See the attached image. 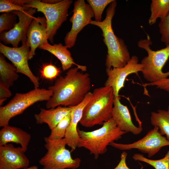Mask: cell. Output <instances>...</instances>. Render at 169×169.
Segmentation results:
<instances>
[{"label": "cell", "mask_w": 169, "mask_h": 169, "mask_svg": "<svg viewBox=\"0 0 169 169\" xmlns=\"http://www.w3.org/2000/svg\"><path fill=\"white\" fill-rule=\"evenodd\" d=\"M77 67L69 69L64 76L57 79L54 85L48 87L53 94L47 101V109L59 106L72 107L84 100L91 87L90 75L79 71Z\"/></svg>", "instance_id": "1"}, {"label": "cell", "mask_w": 169, "mask_h": 169, "mask_svg": "<svg viewBox=\"0 0 169 169\" xmlns=\"http://www.w3.org/2000/svg\"><path fill=\"white\" fill-rule=\"evenodd\" d=\"M116 6L117 1L114 0L107 9L105 19L101 22L93 20L90 23L99 27L102 31L103 41L107 49L105 66L109 69L123 67L131 58L124 41L115 34L112 28V21Z\"/></svg>", "instance_id": "2"}, {"label": "cell", "mask_w": 169, "mask_h": 169, "mask_svg": "<svg viewBox=\"0 0 169 169\" xmlns=\"http://www.w3.org/2000/svg\"><path fill=\"white\" fill-rule=\"evenodd\" d=\"M92 93L93 97L84 107L79 122L86 127L103 125L112 118L115 97L112 88L100 87L95 89Z\"/></svg>", "instance_id": "3"}, {"label": "cell", "mask_w": 169, "mask_h": 169, "mask_svg": "<svg viewBox=\"0 0 169 169\" xmlns=\"http://www.w3.org/2000/svg\"><path fill=\"white\" fill-rule=\"evenodd\" d=\"M77 131L79 137L78 147L87 149L95 159L106 152L107 146L111 143L120 139L126 133L117 126L112 118L98 129L85 131L78 128Z\"/></svg>", "instance_id": "4"}, {"label": "cell", "mask_w": 169, "mask_h": 169, "mask_svg": "<svg viewBox=\"0 0 169 169\" xmlns=\"http://www.w3.org/2000/svg\"><path fill=\"white\" fill-rule=\"evenodd\" d=\"M152 44L149 36L141 39L137 42L138 46L145 49L147 55L141 60L143 66L141 72L144 78L149 83H153L169 77V70L164 72L162 69L169 58V46L156 51L152 50Z\"/></svg>", "instance_id": "5"}, {"label": "cell", "mask_w": 169, "mask_h": 169, "mask_svg": "<svg viewBox=\"0 0 169 169\" xmlns=\"http://www.w3.org/2000/svg\"><path fill=\"white\" fill-rule=\"evenodd\" d=\"M53 94L51 90L39 88H34L26 93H16L8 104L0 107V126L8 125L11 118L22 114L35 103L47 101Z\"/></svg>", "instance_id": "6"}, {"label": "cell", "mask_w": 169, "mask_h": 169, "mask_svg": "<svg viewBox=\"0 0 169 169\" xmlns=\"http://www.w3.org/2000/svg\"><path fill=\"white\" fill-rule=\"evenodd\" d=\"M44 141L47 152L39 161L43 169H76L79 166L80 159L72 158L71 151L66 148L67 144L64 138L52 140L46 137Z\"/></svg>", "instance_id": "7"}, {"label": "cell", "mask_w": 169, "mask_h": 169, "mask_svg": "<svg viewBox=\"0 0 169 169\" xmlns=\"http://www.w3.org/2000/svg\"><path fill=\"white\" fill-rule=\"evenodd\" d=\"M73 2L71 0H60L56 3L49 4L41 0H30L25 6L35 8L44 14L47 23L48 39L53 44L58 30L67 19L68 10Z\"/></svg>", "instance_id": "8"}, {"label": "cell", "mask_w": 169, "mask_h": 169, "mask_svg": "<svg viewBox=\"0 0 169 169\" xmlns=\"http://www.w3.org/2000/svg\"><path fill=\"white\" fill-rule=\"evenodd\" d=\"M21 46L9 47L0 43V52L12 63L18 73L23 74L30 79L34 88H39V78L31 70L28 64L30 48L26 41L22 42Z\"/></svg>", "instance_id": "9"}, {"label": "cell", "mask_w": 169, "mask_h": 169, "mask_svg": "<svg viewBox=\"0 0 169 169\" xmlns=\"http://www.w3.org/2000/svg\"><path fill=\"white\" fill-rule=\"evenodd\" d=\"M109 145L121 150L137 149L143 153L147 154L148 157L151 158L163 147L169 146V141L161 135L158 127L155 126L143 138L132 143L123 144L113 142Z\"/></svg>", "instance_id": "10"}, {"label": "cell", "mask_w": 169, "mask_h": 169, "mask_svg": "<svg viewBox=\"0 0 169 169\" xmlns=\"http://www.w3.org/2000/svg\"><path fill=\"white\" fill-rule=\"evenodd\" d=\"M73 14L69 19L72 23L70 31L66 34L64 42L68 48L75 45L78 33L86 26L90 24L94 16L90 6L84 0H77L74 3Z\"/></svg>", "instance_id": "11"}, {"label": "cell", "mask_w": 169, "mask_h": 169, "mask_svg": "<svg viewBox=\"0 0 169 169\" xmlns=\"http://www.w3.org/2000/svg\"><path fill=\"white\" fill-rule=\"evenodd\" d=\"M36 11L35 8H29L24 12H12L17 16L18 21L11 30L0 33V41L4 45L10 44L16 48L18 47L20 42L26 41L28 29Z\"/></svg>", "instance_id": "12"}, {"label": "cell", "mask_w": 169, "mask_h": 169, "mask_svg": "<svg viewBox=\"0 0 169 169\" xmlns=\"http://www.w3.org/2000/svg\"><path fill=\"white\" fill-rule=\"evenodd\" d=\"M143 66L139 63L138 57L133 55L127 64L123 67L106 68L108 77L104 86L112 88L115 96H119V92L124 87L126 77L132 74L138 75V72H141Z\"/></svg>", "instance_id": "13"}, {"label": "cell", "mask_w": 169, "mask_h": 169, "mask_svg": "<svg viewBox=\"0 0 169 169\" xmlns=\"http://www.w3.org/2000/svg\"><path fill=\"white\" fill-rule=\"evenodd\" d=\"M21 147L8 144L0 146V169H24L29 167V160Z\"/></svg>", "instance_id": "14"}, {"label": "cell", "mask_w": 169, "mask_h": 169, "mask_svg": "<svg viewBox=\"0 0 169 169\" xmlns=\"http://www.w3.org/2000/svg\"><path fill=\"white\" fill-rule=\"evenodd\" d=\"M47 28V23L45 17H34L28 27L27 34L26 42L30 48L29 60L35 55L36 49L48 41Z\"/></svg>", "instance_id": "15"}, {"label": "cell", "mask_w": 169, "mask_h": 169, "mask_svg": "<svg viewBox=\"0 0 169 169\" xmlns=\"http://www.w3.org/2000/svg\"><path fill=\"white\" fill-rule=\"evenodd\" d=\"M92 92L90 91L85 96L83 100L79 105L72 106L71 120L65 133V138L67 145L71 148V151L75 150L78 147L79 137L77 131V125L82 117L84 109L92 99Z\"/></svg>", "instance_id": "16"}, {"label": "cell", "mask_w": 169, "mask_h": 169, "mask_svg": "<svg viewBox=\"0 0 169 169\" xmlns=\"http://www.w3.org/2000/svg\"><path fill=\"white\" fill-rule=\"evenodd\" d=\"M112 114V118L121 131L134 135H138L142 131L141 124L137 127L133 124L129 110L121 103L120 96L115 97Z\"/></svg>", "instance_id": "17"}, {"label": "cell", "mask_w": 169, "mask_h": 169, "mask_svg": "<svg viewBox=\"0 0 169 169\" xmlns=\"http://www.w3.org/2000/svg\"><path fill=\"white\" fill-rule=\"evenodd\" d=\"M31 139L30 135L27 132L9 125L2 127L0 131V146L13 142L19 144L26 151Z\"/></svg>", "instance_id": "18"}, {"label": "cell", "mask_w": 169, "mask_h": 169, "mask_svg": "<svg viewBox=\"0 0 169 169\" xmlns=\"http://www.w3.org/2000/svg\"><path fill=\"white\" fill-rule=\"evenodd\" d=\"M72 107L59 106L54 108L40 109V112L34 115L38 124H46L51 130L71 111Z\"/></svg>", "instance_id": "19"}, {"label": "cell", "mask_w": 169, "mask_h": 169, "mask_svg": "<svg viewBox=\"0 0 169 169\" xmlns=\"http://www.w3.org/2000/svg\"><path fill=\"white\" fill-rule=\"evenodd\" d=\"M38 48L47 51L56 57L60 61L62 69L64 71L68 70L74 64L76 65L82 71L87 70L86 66L80 65L74 62L67 47L66 45H63L62 43L51 45L47 41Z\"/></svg>", "instance_id": "20"}, {"label": "cell", "mask_w": 169, "mask_h": 169, "mask_svg": "<svg viewBox=\"0 0 169 169\" xmlns=\"http://www.w3.org/2000/svg\"><path fill=\"white\" fill-rule=\"evenodd\" d=\"M18 73L15 66L7 62L4 56L0 53V82L9 88L18 78Z\"/></svg>", "instance_id": "21"}, {"label": "cell", "mask_w": 169, "mask_h": 169, "mask_svg": "<svg viewBox=\"0 0 169 169\" xmlns=\"http://www.w3.org/2000/svg\"><path fill=\"white\" fill-rule=\"evenodd\" d=\"M150 120L151 125L158 127L161 135H165L169 141V106L167 110L159 109L157 112H152Z\"/></svg>", "instance_id": "22"}, {"label": "cell", "mask_w": 169, "mask_h": 169, "mask_svg": "<svg viewBox=\"0 0 169 169\" xmlns=\"http://www.w3.org/2000/svg\"><path fill=\"white\" fill-rule=\"evenodd\" d=\"M151 15L148 19L150 25L155 23L158 18L163 19L169 12V0H152L150 5Z\"/></svg>", "instance_id": "23"}, {"label": "cell", "mask_w": 169, "mask_h": 169, "mask_svg": "<svg viewBox=\"0 0 169 169\" xmlns=\"http://www.w3.org/2000/svg\"><path fill=\"white\" fill-rule=\"evenodd\" d=\"M30 0H0V12H10L14 11L25 12L29 8L25 5Z\"/></svg>", "instance_id": "24"}, {"label": "cell", "mask_w": 169, "mask_h": 169, "mask_svg": "<svg viewBox=\"0 0 169 169\" xmlns=\"http://www.w3.org/2000/svg\"><path fill=\"white\" fill-rule=\"evenodd\" d=\"M71 120V111L66 115L55 127L51 130L48 138L52 140H56L65 137L66 130Z\"/></svg>", "instance_id": "25"}, {"label": "cell", "mask_w": 169, "mask_h": 169, "mask_svg": "<svg viewBox=\"0 0 169 169\" xmlns=\"http://www.w3.org/2000/svg\"><path fill=\"white\" fill-rule=\"evenodd\" d=\"M132 158L135 161H139L146 163L153 167L155 169H169V150L164 157L157 160L148 159L140 154H134Z\"/></svg>", "instance_id": "26"}, {"label": "cell", "mask_w": 169, "mask_h": 169, "mask_svg": "<svg viewBox=\"0 0 169 169\" xmlns=\"http://www.w3.org/2000/svg\"><path fill=\"white\" fill-rule=\"evenodd\" d=\"M17 16L12 12L1 13L0 15V33L12 29L17 22Z\"/></svg>", "instance_id": "27"}, {"label": "cell", "mask_w": 169, "mask_h": 169, "mask_svg": "<svg viewBox=\"0 0 169 169\" xmlns=\"http://www.w3.org/2000/svg\"><path fill=\"white\" fill-rule=\"evenodd\" d=\"M114 0H87L94 13L95 21L101 22L103 12L105 7Z\"/></svg>", "instance_id": "28"}, {"label": "cell", "mask_w": 169, "mask_h": 169, "mask_svg": "<svg viewBox=\"0 0 169 169\" xmlns=\"http://www.w3.org/2000/svg\"><path fill=\"white\" fill-rule=\"evenodd\" d=\"M60 72V69L52 64L44 65L40 71L41 75L42 77L50 80L56 79Z\"/></svg>", "instance_id": "29"}, {"label": "cell", "mask_w": 169, "mask_h": 169, "mask_svg": "<svg viewBox=\"0 0 169 169\" xmlns=\"http://www.w3.org/2000/svg\"><path fill=\"white\" fill-rule=\"evenodd\" d=\"M159 32L161 34V40L166 46H169V12L159 23Z\"/></svg>", "instance_id": "30"}, {"label": "cell", "mask_w": 169, "mask_h": 169, "mask_svg": "<svg viewBox=\"0 0 169 169\" xmlns=\"http://www.w3.org/2000/svg\"><path fill=\"white\" fill-rule=\"evenodd\" d=\"M143 86H155L156 88L169 92V78L161 79L156 82L145 83Z\"/></svg>", "instance_id": "31"}, {"label": "cell", "mask_w": 169, "mask_h": 169, "mask_svg": "<svg viewBox=\"0 0 169 169\" xmlns=\"http://www.w3.org/2000/svg\"><path fill=\"white\" fill-rule=\"evenodd\" d=\"M12 95L9 88L0 82V99L7 98Z\"/></svg>", "instance_id": "32"}, {"label": "cell", "mask_w": 169, "mask_h": 169, "mask_svg": "<svg viewBox=\"0 0 169 169\" xmlns=\"http://www.w3.org/2000/svg\"><path fill=\"white\" fill-rule=\"evenodd\" d=\"M127 153L123 151L121 154L120 160L118 165L114 169H130L127 166L126 159Z\"/></svg>", "instance_id": "33"}, {"label": "cell", "mask_w": 169, "mask_h": 169, "mask_svg": "<svg viewBox=\"0 0 169 169\" xmlns=\"http://www.w3.org/2000/svg\"><path fill=\"white\" fill-rule=\"evenodd\" d=\"M60 0H41L43 2L49 4H53L59 2Z\"/></svg>", "instance_id": "34"}, {"label": "cell", "mask_w": 169, "mask_h": 169, "mask_svg": "<svg viewBox=\"0 0 169 169\" xmlns=\"http://www.w3.org/2000/svg\"><path fill=\"white\" fill-rule=\"evenodd\" d=\"M7 98L0 99V105H2L3 104V102L7 100Z\"/></svg>", "instance_id": "35"}, {"label": "cell", "mask_w": 169, "mask_h": 169, "mask_svg": "<svg viewBox=\"0 0 169 169\" xmlns=\"http://www.w3.org/2000/svg\"><path fill=\"white\" fill-rule=\"evenodd\" d=\"M24 169H38V167L36 166H33Z\"/></svg>", "instance_id": "36"}, {"label": "cell", "mask_w": 169, "mask_h": 169, "mask_svg": "<svg viewBox=\"0 0 169 169\" xmlns=\"http://www.w3.org/2000/svg\"></svg>", "instance_id": "37"}]
</instances>
